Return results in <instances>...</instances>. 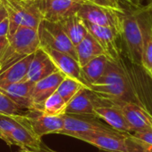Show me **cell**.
I'll return each instance as SVG.
<instances>
[{
  "label": "cell",
  "instance_id": "cell-41",
  "mask_svg": "<svg viewBox=\"0 0 152 152\" xmlns=\"http://www.w3.org/2000/svg\"><path fill=\"white\" fill-rule=\"evenodd\" d=\"M1 6H2V4H1V3H0V7H1Z\"/></svg>",
  "mask_w": 152,
  "mask_h": 152
},
{
  "label": "cell",
  "instance_id": "cell-34",
  "mask_svg": "<svg viewBox=\"0 0 152 152\" xmlns=\"http://www.w3.org/2000/svg\"><path fill=\"white\" fill-rule=\"evenodd\" d=\"M142 152H152V146L142 142Z\"/></svg>",
  "mask_w": 152,
  "mask_h": 152
},
{
  "label": "cell",
  "instance_id": "cell-16",
  "mask_svg": "<svg viewBox=\"0 0 152 152\" xmlns=\"http://www.w3.org/2000/svg\"><path fill=\"white\" fill-rule=\"evenodd\" d=\"M10 144L19 146L23 151H36L41 148V138L35 134L26 116H24L20 125L12 132L10 135Z\"/></svg>",
  "mask_w": 152,
  "mask_h": 152
},
{
  "label": "cell",
  "instance_id": "cell-2",
  "mask_svg": "<svg viewBox=\"0 0 152 152\" xmlns=\"http://www.w3.org/2000/svg\"><path fill=\"white\" fill-rule=\"evenodd\" d=\"M120 36L128 59L134 64L142 66L144 47L143 9H123Z\"/></svg>",
  "mask_w": 152,
  "mask_h": 152
},
{
  "label": "cell",
  "instance_id": "cell-11",
  "mask_svg": "<svg viewBox=\"0 0 152 152\" xmlns=\"http://www.w3.org/2000/svg\"><path fill=\"white\" fill-rule=\"evenodd\" d=\"M25 116L35 134L40 138L46 134H60L64 126L63 115L52 116L42 110L30 109L27 110Z\"/></svg>",
  "mask_w": 152,
  "mask_h": 152
},
{
  "label": "cell",
  "instance_id": "cell-7",
  "mask_svg": "<svg viewBox=\"0 0 152 152\" xmlns=\"http://www.w3.org/2000/svg\"><path fill=\"white\" fill-rule=\"evenodd\" d=\"M123 9L117 10L108 6L85 2L77 14L84 21L99 26L112 28L120 32L121 12Z\"/></svg>",
  "mask_w": 152,
  "mask_h": 152
},
{
  "label": "cell",
  "instance_id": "cell-21",
  "mask_svg": "<svg viewBox=\"0 0 152 152\" xmlns=\"http://www.w3.org/2000/svg\"><path fill=\"white\" fill-rule=\"evenodd\" d=\"M110 61V58L106 54H102L81 67L83 83L86 87L90 88L100 80L103 76Z\"/></svg>",
  "mask_w": 152,
  "mask_h": 152
},
{
  "label": "cell",
  "instance_id": "cell-5",
  "mask_svg": "<svg viewBox=\"0 0 152 152\" xmlns=\"http://www.w3.org/2000/svg\"><path fill=\"white\" fill-rule=\"evenodd\" d=\"M0 3L9 19V37L20 26L37 28L43 20L37 0H0Z\"/></svg>",
  "mask_w": 152,
  "mask_h": 152
},
{
  "label": "cell",
  "instance_id": "cell-9",
  "mask_svg": "<svg viewBox=\"0 0 152 152\" xmlns=\"http://www.w3.org/2000/svg\"><path fill=\"white\" fill-rule=\"evenodd\" d=\"M63 118L64 126L59 134L68 135L73 138L90 132L107 131L113 129L110 126H106L99 121L98 118L95 116L64 114Z\"/></svg>",
  "mask_w": 152,
  "mask_h": 152
},
{
  "label": "cell",
  "instance_id": "cell-23",
  "mask_svg": "<svg viewBox=\"0 0 152 152\" xmlns=\"http://www.w3.org/2000/svg\"><path fill=\"white\" fill-rule=\"evenodd\" d=\"M72 44L77 45L89 33L83 20L77 15H71L59 22Z\"/></svg>",
  "mask_w": 152,
  "mask_h": 152
},
{
  "label": "cell",
  "instance_id": "cell-42",
  "mask_svg": "<svg viewBox=\"0 0 152 152\" xmlns=\"http://www.w3.org/2000/svg\"><path fill=\"white\" fill-rule=\"evenodd\" d=\"M141 1H142V0H141Z\"/></svg>",
  "mask_w": 152,
  "mask_h": 152
},
{
  "label": "cell",
  "instance_id": "cell-26",
  "mask_svg": "<svg viewBox=\"0 0 152 152\" xmlns=\"http://www.w3.org/2000/svg\"><path fill=\"white\" fill-rule=\"evenodd\" d=\"M83 87H85V86L78 80L69 77H65L64 79L60 84L56 92L68 103Z\"/></svg>",
  "mask_w": 152,
  "mask_h": 152
},
{
  "label": "cell",
  "instance_id": "cell-13",
  "mask_svg": "<svg viewBox=\"0 0 152 152\" xmlns=\"http://www.w3.org/2000/svg\"><path fill=\"white\" fill-rule=\"evenodd\" d=\"M119 106L133 133L142 130H152V114L143 106L129 102H114Z\"/></svg>",
  "mask_w": 152,
  "mask_h": 152
},
{
  "label": "cell",
  "instance_id": "cell-32",
  "mask_svg": "<svg viewBox=\"0 0 152 152\" xmlns=\"http://www.w3.org/2000/svg\"><path fill=\"white\" fill-rule=\"evenodd\" d=\"M120 2L126 3L128 6L134 7V9H139L141 8V0H120Z\"/></svg>",
  "mask_w": 152,
  "mask_h": 152
},
{
  "label": "cell",
  "instance_id": "cell-40",
  "mask_svg": "<svg viewBox=\"0 0 152 152\" xmlns=\"http://www.w3.org/2000/svg\"><path fill=\"white\" fill-rule=\"evenodd\" d=\"M0 139L2 140V135H1V134H0Z\"/></svg>",
  "mask_w": 152,
  "mask_h": 152
},
{
  "label": "cell",
  "instance_id": "cell-30",
  "mask_svg": "<svg viewBox=\"0 0 152 152\" xmlns=\"http://www.w3.org/2000/svg\"><path fill=\"white\" fill-rule=\"evenodd\" d=\"M135 138L142 141V142L152 146V130H142L132 134Z\"/></svg>",
  "mask_w": 152,
  "mask_h": 152
},
{
  "label": "cell",
  "instance_id": "cell-25",
  "mask_svg": "<svg viewBox=\"0 0 152 152\" xmlns=\"http://www.w3.org/2000/svg\"><path fill=\"white\" fill-rule=\"evenodd\" d=\"M25 115H4L0 114V134L2 135V140L9 146L10 144V135L12 132L20 125V123L24 118Z\"/></svg>",
  "mask_w": 152,
  "mask_h": 152
},
{
  "label": "cell",
  "instance_id": "cell-8",
  "mask_svg": "<svg viewBox=\"0 0 152 152\" xmlns=\"http://www.w3.org/2000/svg\"><path fill=\"white\" fill-rule=\"evenodd\" d=\"M85 0H37L43 20L60 22L77 14Z\"/></svg>",
  "mask_w": 152,
  "mask_h": 152
},
{
  "label": "cell",
  "instance_id": "cell-20",
  "mask_svg": "<svg viewBox=\"0 0 152 152\" xmlns=\"http://www.w3.org/2000/svg\"><path fill=\"white\" fill-rule=\"evenodd\" d=\"M34 53L24 57L0 72V87L26 80Z\"/></svg>",
  "mask_w": 152,
  "mask_h": 152
},
{
  "label": "cell",
  "instance_id": "cell-33",
  "mask_svg": "<svg viewBox=\"0 0 152 152\" xmlns=\"http://www.w3.org/2000/svg\"><path fill=\"white\" fill-rule=\"evenodd\" d=\"M8 43V37H0V53L3 51V49L5 47V45Z\"/></svg>",
  "mask_w": 152,
  "mask_h": 152
},
{
  "label": "cell",
  "instance_id": "cell-38",
  "mask_svg": "<svg viewBox=\"0 0 152 152\" xmlns=\"http://www.w3.org/2000/svg\"><path fill=\"white\" fill-rule=\"evenodd\" d=\"M147 73H148V74L150 75V77H151L152 78V69H150L149 71H147Z\"/></svg>",
  "mask_w": 152,
  "mask_h": 152
},
{
  "label": "cell",
  "instance_id": "cell-37",
  "mask_svg": "<svg viewBox=\"0 0 152 152\" xmlns=\"http://www.w3.org/2000/svg\"><path fill=\"white\" fill-rule=\"evenodd\" d=\"M146 12H152V0H150L147 6L145 8H143Z\"/></svg>",
  "mask_w": 152,
  "mask_h": 152
},
{
  "label": "cell",
  "instance_id": "cell-14",
  "mask_svg": "<svg viewBox=\"0 0 152 152\" xmlns=\"http://www.w3.org/2000/svg\"><path fill=\"white\" fill-rule=\"evenodd\" d=\"M65 77L63 73L57 70L50 76L36 82L32 91V109L42 110L45 102L57 91Z\"/></svg>",
  "mask_w": 152,
  "mask_h": 152
},
{
  "label": "cell",
  "instance_id": "cell-18",
  "mask_svg": "<svg viewBox=\"0 0 152 152\" xmlns=\"http://www.w3.org/2000/svg\"><path fill=\"white\" fill-rule=\"evenodd\" d=\"M43 48L49 54L59 71L63 73L66 77L78 80L84 85L81 76V66L76 58L63 52L50 48Z\"/></svg>",
  "mask_w": 152,
  "mask_h": 152
},
{
  "label": "cell",
  "instance_id": "cell-24",
  "mask_svg": "<svg viewBox=\"0 0 152 152\" xmlns=\"http://www.w3.org/2000/svg\"><path fill=\"white\" fill-rule=\"evenodd\" d=\"M143 9V24H144V47L142 54V67L145 71L152 69V18L145 15Z\"/></svg>",
  "mask_w": 152,
  "mask_h": 152
},
{
  "label": "cell",
  "instance_id": "cell-6",
  "mask_svg": "<svg viewBox=\"0 0 152 152\" xmlns=\"http://www.w3.org/2000/svg\"><path fill=\"white\" fill-rule=\"evenodd\" d=\"M37 31L41 47L63 52L77 59L76 47L59 22L42 20Z\"/></svg>",
  "mask_w": 152,
  "mask_h": 152
},
{
  "label": "cell",
  "instance_id": "cell-4",
  "mask_svg": "<svg viewBox=\"0 0 152 152\" xmlns=\"http://www.w3.org/2000/svg\"><path fill=\"white\" fill-rule=\"evenodd\" d=\"M75 139L83 141L108 152H142V142L132 134L115 129L95 131L77 135Z\"/></svg>",
  "mask_w": 152,
  "mask_h": 152
},
{
  "label": "cell",
  "instance_id": "cell-15",
  "mask_svg": "<svg viewBox=\"0 0 152 152\" xmlns=\"http://www.w3.org/2000/svg\"><path fill=\"white\" fill-rule=\"evenodd\" d=\"M97 98V94L85 86L67 103L65 114L95 116Z\"/></svg>",
  "mask_w": 152,
  "mask_h": 152
},
{
  "label": "cell",
  "instance_id": "cell-1",
  "mask_svg": "<svg viewBox=\"0 0 152 152\" xmlns=\"http://www.w3.org/2000/svg\"><path fill=\"white\" fill-rule=\"evenodd\" d=\"M99 96L113 102H129L145 107L140 101L122 60L110 61L103 76L90 87Z\"/></svg>",
  "mask_w": 152,
  "mask_h": 152
},
{
  "label": "cell",
  "instance_id": "cell-3",
  "mask_svg": "<svg viewBox=\"0 0 152 152\" xmlns=\"http://www.w3.org/2000/svg\"><path fill=\"white\" fill-rule=\"evenodd\" d=\"M40 47L37 28L20 26L8 37L0 53V72L24 57L35 53Z\"/></svg>",
  "mask_w": 152,
  "mask_h": 152
},
{
  "label": "cell",
  "instance_id": "cell-31",
  "mask_svg": "<svg viewBox=\"0 0 152 152\" xmlns=\"http://www.w3.org/2000/svg\"><path fill=\"white\" fill-rule=\"evenodd\" d=\"M9 34H10V22L8 17H5L0 21V37H8Z\"/></svg>",
  "mask_w": 152,
  "mask_h": 152
},
{
  "label": "cell",
  "instance_id": "cell-35",
  "mask_svg": "<svg viewBox=\"0 0 152 152\" xmlns=\"http://www.w3.org/2000/svg\"><path fill=\"white\" fill-rule=\"evenodd\" d=\"M30 152H57V151H53V150H51V149H48L47 147H44L43 145L41 146V148L38 150V151H29ZM108 152V151H107Z\"/></svg>",
  "mask_w": 152,
  "mask_h": 152
},
{
  "label": "cell",
  "instance_id": "cell-27",
  "mask_svg": "<svg viewBox=\"0 0 152 152\" xmlns=\"http://www.w3.org/2000/svg\"><path fill=\"white\" fill-rule=\"evenodd\" d=\"M66 107L67 102L57 92H55L45 102L42 110L48 115L61 116L65 114Z\"/></svg>",
  "mask_w": 152,
  "mask_h": 152
},
{
  "label": "cell",
  "instance_id": "cell-36",
  "mask_svg": "<svg viewBox=\"0 0 152 152\" xmlns=\"http://www.w3.org/2000/svg\"><path fill=\"white\" fill-rule=\"evenodd\" d=\"M5 17H7V13H6L4 8L3 6H1V7H0V21H1L4 18H5Z\"/></svg>",
  "mask_w": 152,
  "mask_h": 152
},
{
  "label": "cell",
  "instance_id": "cell-19",
  "mask_svg": "<svg viewBox=\"0 0 152 152\" xmlns=\"http://www.w3.org/2000/svg\"><path fill=\"white\" fill-rule=\"evenodd\" d=\"M35 83L28 80L20 81L15 84L0 87V90L9 96L22 110L33 108L32 91Z\"/></svg>",
  "mask_w": 152,
  "mask_h": 152
},
{
  "label": "cell",
  "instance_id": "cell-28",
  "mask_svg": "<svg viewBox=\"0 0 152 152\" xmlns=\"http://www.w3.org/2000/svg\"><path fill=\"white\" fill-rule=\"evenodd\" d=\"M22 110L4 93L0 90V114L17 115L21 114Z\"/></svg>",
  "mask_w": 152,
  "mask_h": 152
},
{
  "label": "cell",
  "instance_id": "cell-39",
  "mask_svg": "<svg viewBox=\"0 0 152 152\" xmlns=\"http://www.w3.org/2000/svg\"><path fill=\"white\" fill-rule=\"evenodd\" d=\"M20 152H30L29 151H20Z\"/></svg>",
  "mask_w": 152,
  "mask_h": 152
},
{
  "label": "cell",
  "instance_id": "cell-17",
  "mask_svg": "<svg viewBox=\"0 0 152 152\" xmlns=\"http://www.w3.org/2000/svg\"><path fill=\"white\" fill-rule=\"evenodd\" d=\"M55 64L43 47H39L34 53L28 68L26 80L36 83L57 71Z\"/></svg>",
  "mask_w": 152,
  "mask_h": 152
},
{
  "label": "cell",
  "instance_id": "cell-10",
  "mask_svg": "<svg viewBox=\"0 0 152 152\" xmlns=\"http://www.w3.org/2000/svg\"><path fill=\"white\" fill-rule=\"evenodd\" d=\"M94 110L95 116L104 120L111 128L118 132L133 134V129L128 124L121 109L113 102L98 95Z\"/></svg>",
  "mask_w": 152,
  "mask_h": 152
},
{
  "label": "cell",
  "instance_id": "cell-22",
  "mask_svg": "<svg viewBox=\"0 0 152 152\" xmlns=\"http://www.w3.org/2000/svg\"><path fill=\"white\" fill-rule=\"evenodd\" d=\"M75 47L77 59L81 67H83L94 58L102 54H105L102 47L90 33H88L87 36Z\"/></svg>",
  "mask_w": 152,
  "mask_h": 152
},
{
  "label": "cell",
  "instance_id": "cell-12",
  "mask_svg": "<svg viewBox=\"0 0 152 152\" xmlns=\"http://www.w3.org/2000/svg\"><path fill=\"white\" fill-rule=\"evenodd\" d=\"M84 23L88 32L97 40L110 60L118 61L121 59V49L118 45V39L121 37L120 32L109 27L99 26L86 21H84Z\"/></svg>",
  "mask_w": 152,
  "mask_h": 152
},
{
  "label": "cell",
  "instance_id": "cell-29",
  "mask_svg": "<svg viewBox=\"0 0 152 152\" xmlns=\"http://www.w3.org/2000/svg\"><path fill=\"white\" fill-rule=\"evenodd\" d=\"M86 2H90L93 4H100V5H104L108 6L110 8H114L117 10H122L124 7L121 5L120 0H85Z\"/></svg>",
  "mask_w": 152,
  "mask_h": 152
}]
</instances>
